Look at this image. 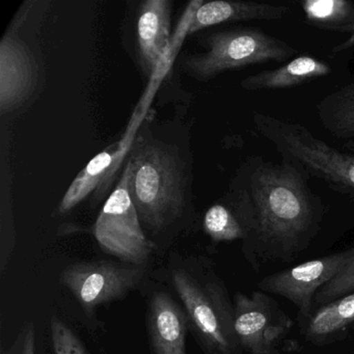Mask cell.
<instances>
[{"label": "cell", "mask_w": 354, "mask_h": 354, "mask_svg": "<svg viewBox=\"0 0 354 354\" xmlns=\"http://www.w3.org/2000/svg\"><path fill=\"white\" fill-rule=\"evenodd\" d=\"M171 3L147 0L140 5L136 22V46L142 69L152 74L169 47Z\"/></svg>", "instance_id": "obj_12"}, {"label": "cell", "mask_w": 354, "mask_h": 354, "mask_svg": "<svg viewBox=\"0 0 354 354\" xmlns=\"http://www.w3.org/2000/svg\"><path fill=\"white\" fill-rule=\"evenodd\" d=\"M203 45L205 51L184 61L188 74L198 80L250 66L289 62L298 53L289 43L257 28L218 30L205 37Z\"/></svg>", "instance_id": "obj_4"}, {"label": "cell", "mask_w": 354, "mask_h": 354, "mask_svg": "<svg viewBox=\"0 0 354 354\" xmlns=\"http://www.w3.org/2000/svg\"><path fill=\"white\" fill-rule=\"evenodd\" d=\"M94 235L105 252L136 266L147 263L152 254L154 244L142 231L130 196L129 174L126 167L97 218Z\"/></svg>", "instance_id": "obj_6"}, {"label": "cell", "mask_w": 354, "mask_h": 354, "mask_svg": "<svg viewBox=\"0 0 354 354\" xmlns=\"http://www.w3.org/2000/svg\"><path fill=\"white\" fill-rule=\"evenodd\" d=\"M259 133L310 178L322 180L331 190L354 200V154L333 148L306 126L264 113L252 117Z\"/></svg>", "instance_id": "obj_2"}, {"label": "cell", "mask_w": 354, "mask_h": 354, "mask_svg": "<svg viewBox=\"0 0 354 354\" xmlns=\"http://www.w3.org/2000/svg\"><path fill=\"white\" fill-rule=\"evenodd\" d=\"M121 157V150L104 151L97 155L84 167V171L75 178L69 189L66 192L59 206V213H67L77 206L91 192H94L105 178L109 171L115 169L117 161Z\"/></svg>", "instance_id": "obj_18"}, {"label": "cell", "mask_w": 354, "mask_h": 354, "mask_svg": "<svg viewBox=\"0 0 354 354\" xmlns=\"http://www.w3.org/2000/svg\"><path fill=\"white\" fill-rule=\"evenodd\" d=\"M300 333L315 346H325L345 339L354 331V293L313 310L299 322Z\"/></svg>", "instance_id": "obj_15"}, {"label": "cell", "mask_w": 354, "mask_h": 354, "mask_svg": "<svg viewBox=\"0 0 354 354\" xmlns=\"http://www.w3.org/2000/svg\"><path fill=\"white\" fill-rule=\"evenodd\" d=\"M20 354H36V331L32 323L28 325L24 331Z\"/></svg>", "instance_id": "obj_22"}, {"label": "cell", "mask_w": 354, "mask_h": 354, "mask_svg": "<svg viewBox=\"0 0 354 354\" xmlns=\"http://www.w3.org/2000/svg\"><path fill=\"white\" fill-rule=\"evenodd\" d=\"M331 73L333 68L326 62L313 55H300L277 69L264 70L244 78L240 86L250 92L285 90L326 77Z\"/></svg>", "instance_id": "obj_14"}, {"label": "cell", "mask_w": 354, "mask_h": 354, "mask_svg": "<svg viewBox=\"0 0 354 354\" xmlns=\"http://www.w3.org/2000/svg\"><path fill=\"white\" fill-rule=\"evenodd\" d=\"M351 293H354V256L331 281L317 291L314 302L324 306Z\"/></svg>", "instance_id": "obj_20"}, {"label": "cell", "mask_w": 354, "mask_h": 354, "mask_svg": "<svg viewBox=\"0 0 354 354\" xmlns=\"http://www.w3.org/2000/svg\"><path fill=\"white\" fill-rule=\"evenodd\" d=\"M144 274L140 267L124 266L111 261L75 263L64 269L59 281L71 291L86 314L98 306L127 295Z\"/></svg>", "instance_id": "obj_8"}, {"label": "cell", "mask_w": 354, "mask_h": 354, "mask_svg": "<svg viewBox=\"0 0 354 354\" xmlns=\"http://www.w3.org/2000/svg\"><path fill=\"white\" fill-rule=\"evenodd\" d=\"M126 169L140 221L153 230L171 225L184 208L183 173L175 153L158 142L136 147Z\"/></svg>", "instance_id": "obj_3"}, {"label": "cell", "mask_w": 354, "mask_h": 354, "mask_svg": "<svg viewBox=\"0 0 354 354\" xmlns=\"http://www.w3.org/2000/svg\"><path fill=\"white\" fill-rule=\"evenodd\" d=\"M300 7L306 21L319 30L347 34L345 42L331 49L333 55L354 48V3L349 0H304Z\"/></svg>", "instance_id": "obj_16"}, {"label": "cell", "mask_w": 354, "mask_h": 354, "mask_svg": "<svg viewBox=\"0 0 354 354\" xmlns=\"http://www.w3.org/2000/svg\"><path fill=\"white\" fill-rule=\"evenodd\" d=\"M205 232L215 242L245 240L246 233L238 217L227 205L215 204L204 217Z\"/></svg>", "instance_id": "obj_19"}, {"label": "cell", "mask_w": 354, "mask_h": 354, "mask_svg": "<svg viewBox=\"0 0 354 354\" xmlns=\"http://www.w3.org/2000/svg\"><path fill=\"white\" fill-rule=\"evenodd\" d=\"M289 13L290 8L286 5L256 1H209L196 10L187 34H196L204 28L229 22L281 20Z\"/></svg>", "instance_id": "obj_13"}, {"label": "cell", "mask_w": 354, "mask_h": 354, "mask_svg": "<svg viewBox=\"0 0 354 354\" xmlns=\"http://www.w3.org/2000/svg\"><path fill=\"white\" fill-rule=\"evenodd\" d=\"M322 127L337 140H354V82L325 95L316 104Z\"/></svg>", "instance_id": "obj_17"}, {"label": "cell", "mask_w": 354, "mask_h": 354, "mask_svg": "<svg viewBox=\"0 0 354 354\" xmlns=\"http://www.w3.org/2000/svg\"><path fill=\"white\" fill-rule=\"evenodd\" d=\"M233 306L236 335L246 353L279 354V347L291 343L286 337L294 321L265 292H236Z\"/></svg>", "instance_id": "obj_7"}, {"label": "cell", "mask_w": 354, "mask_h": 354, "mask_svg": "<svg viewBox=\"0 0 354 354\" xmlns=\"http://www.w3.org/2000/svg\"><path fill=\"white\" fill-rule=\"evenodd\" d=\"M189 322L185 310L169 294H154L147 319L153 354H187L186 333Z\"/></svg>", "instance_id": "obj_11"}, {"label": "cell", "mask_w": 354, "mask_h": 354, "mask_svg": "<svg viewBox=\"0 0 354 354\" xmlns=\"http://www.w3.org/2000/svg\"><path fill=\"white\" fill-rule=\"evenodd\" d=\"M354 256L353 248L279 271L258 283L260 291L274 294L297 306L299 322L312 314L313 301L320 288L333 279Z\"/></svg>", "instance_id": "obj_9"}, {"label": "cell", "mask_w": 354, "mask_h": 354, "mask_svg": "<svg viewBox=\"0 0 354 354\" xmlns=\"http://www.w3.org/2000/svg\"><path fill=\"white\" fill-rule=\"evenodd\" d=\"M50 333L55 354H88L80 337L59 317H51Z\"/></svg>", "instance_id": "obj_21"}, {"label": "cell", "mask_w": 354, "mask_h": 354, "mask_svg": "<svg viewBox=\"0 0 354 354\" xmlns=\"http://www.w3.org/2000/svg\"><path fill=\"white\" fill-rule=\"evenodd\" d=\"M37 68L30 51L19 41L6 37L0 45V109L11 113L32 94Z\"/></svg>", "instance_id": "obj_10"}, {"label": "cell", "mask_w": 354, "mask_h": 354, "mask_svg": "<svg viewBox=\"0 0 354 354\" xmlns=\"http://www.w3.org/2000/svg\"><path fill=\"white\" fill-rule=\"evenodd\" d=\"M342 147H343L344 150L354 154V140H348V142H344Z\"/></svg>", "instance_id": "obj_23"}, {"label": "cell", "mask_w": 354, "mask_h": 354, "mask_svg": "<svg viewBox=\"0 0 354 354\" xmlns=\"http://www.w3.org/2000/svg\"><path fill=\"white\" fill-rule=\"evenodd\" d=\"M308 181L293 163L262 156L248 157L238 169L225 202L245 231L243 252L252 266L291 262L318 235L327 207Z\"/></svg>", "instance_id": "obj_1"}, {"label": "cell", "mask_w": 354, "mask_h": 354, "mask_svg": "<svg viewBox=\"0 0 354 354\" xmlns=\"http://www.w3.org/2000/svg\"><path fill=\"white\" fill-rule=\"evenodd\" d=\"M173 283L208 354H241L234 306L225 288L216 283L201 285L181 269L174 271Z\"/></svg>", "instance_id": "obj_5"}]
</instances>
